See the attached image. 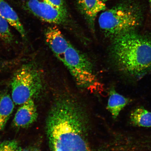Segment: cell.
Segmentation results:
<instances>
[{
    "mask_svg": "<svg viewBox=\"0 0 151 151\" xmlns=\"http://www.w3.org/2000/svg\"><path fill=\"white\" fill-rule=\"evenodd\" d=\"M84 112L69 98L56 101L49 113L46 132L51 151H92Z\"/></svg>",
    "mask_w": 151,
    "mask_h": 151,
    "instance_id": "6da1fadb",
    "label": "cell"
},
{
    "mask_svg": "<svg viewBox=\"0 0 151 151\" xmlns=\"http://www.w3.org/2000/svg\"><path fill=\"white\" fill-rule=\"evenodd\" d=\"M135 30L113 39L110 51L119 70L139 78L151 70V40Z\"/></svg>",
    "mask_w": 151,
    "mask_h": 151,
    "instance_id": "7a4b0ae2",
    "label": "cell"
},
{
    "mask_svg": "<svg viewBox=\"0 0 151 151\" xmlns=\"http://www.w3.org/2000/svg\"><path fill=\"white\" fill-rule=\"evenodd\" d=\"M142 20L140 7L128 0L102 13L99 22L105 37L112 40L122 34L136 29L141 25Z\"/></svg>",
    "mask_w": 151,
    "mask_h": 151,
    "instance_id": "3957f363",
    "label": "cell"
},
{
    "mask_svg": "<svg viewBox=\"0 0 151 151\" xmlns=\"http://www.w3.org/2000/svg\"><path fill=\"white\" fill-rule=\"evenodd\" d=\"M11 86L13 101L21 105L40 93L43 86L41 73L33 63L24 65L14 73Z\"/></svg>",
    "mask_w": 151,
    "mask_h": 151,
    "instance_id": "277c9868",
    "label": "cell"
},
{
    "mask_svg": "<svg viewBox=\"0 0 151 151\" xmlns=\"http://www.w3.org/2000/svg\"><path fill=\"white\" fill-rule=\"evenodd\" d=\"M61 61L67 67L79 87L93 89L98 86L99 83L91 62L70 42Z\"/></svg>",
    "mask_w": 151,
    "mask_h": 151,
    "instance_id": "5b68a950",
    "label": "cell"
},
{
    "mask_svg": "<svg viewBox=\"0 0 151 151\" xmlns=\"http://www.w3.org/2000/svg\"><path fill=\"white\" fill-rule=\"evenodd\" d=\"M26 7L43 21L57 24H63L67 22V11L56 8L45 0H28Z\"/></svg>",
    "mask_w": 151,
    "mask_h": 151,
    "instance_id": "8992f818",
    "label": "cell"
},
{
    "mask_svg": "<svg viewBox=\"0 0 151 151\" xmlns=\"http://www.w3.org/2000/svg\"><path fill=\"white\" fill-rule=\"evenodd\" d=\"M45 37L46 42L51 50L61 61L70 42L56 26L47 28L45 32Z\"/></svg>",
    "mask_w": 151,
    "mask_h": 151,
    "instance_id": "52a82bcc",
    "label": "cell"
},
{
    "mask_svg": "<svg viewBox=\"0 0 151 151\" xmlns=\"http://www.w3.org/2000/svg\"><path fill=\"white\" fill-rule=\"evenodd\" d=\"M77 4L90 29L94 32L97 15L106 9L104 2L101 0H77Z\"/></svg>",
    "mask_w": 151,
    "mask_h": 151,
    "instance_id": "ba28073f",
    "label": "cell"
},
{
    "mask_svg": "<svg viewBox=\"0 0 151 151\" xmlns=\"http://www.w3.org/2000/svg\"><path fill=\"white\" fill-rule=\"evenodd\" d=\"M37 116L34 100L30 99L21 105L17 111L14 120V125L18 128L27 127L37 120Z\"/></svg>",
    "mask_w": 151,
    "mask_h": 151,
    "instance_id": "9c48e42d",
    "label": "cell"
},
{
    "mask_svg": "<svg viewBox=\"0 0 151 151\" xmlns=\"http://www.w3.org/2000/svg\"><path fill=\"white\" fill-rule=\"evenodd\" d=\"M132 101L131 99L119 94L112 88L109 91L107 109L111 113L113 118L116 119L121 111Z\"/></svg>",
    "mask_w": 151,
    "mask_h": 151,
    "instance_id": "30bf717a",
    "label": "cell"
},
{
    "mask_svg": "<svg viewBox=\"0 0 151 151\" xmlns=\"http://www.w3.org/2000/svg\"><path fill=\"white\" fill-rule=\"evenodd\" d=\"M0 14L9 24L17 30L22 37L25 38V30L17 14L4 0H0Z\"/></svg>",
    "mask_w": 151,
    "mask_h": 151,
    "instance_id": "8fae6325",
    "label": "cell"
},
{
    "mask_svg": "<svg viewBox=\"0 0 151 151\" xmlns=\"http://www.w3.org/2000/svg\"><path fill=\"white\" fill-rule=\"evenodd\" d=\"M129 120L134 126L151 127V112L143 106L137 107L130 113Z\"/></svg>",
    "mask_w": 151,
    "mask_h": 151,
    "instance_id": "7c38bea8",
    "label": "cell"
},
{
    "mask_svg": "<svg viewBox=\"0 0 151 151\" xmlns=\"http://www.w3.org/2000/svg\"><path fill=\"white\" fill-rule=\"evenodd\" d=\"M14 103L8 94H3L0 97V131L4 129L12 114L14 108Z\"/></svg>",
    "mask_w": 151,
    "mask_h": 151,
    "instance_id": "4fadbf2b",
    "label": "cell"
},
{
    "mask_svg": "<svg viewBox=\"0 0 151 151\" xmlns=\"http://www.w3.org/2000/svg\"><path fill=\"white\" fill-rule=\"evenodd\" d=\"M0 37L5 43H10L14 40V37L9 29L7 21L0 14Z\"/></svg>",
    "mask_w": 151,
    "mask_h": 151,
    "instance_id": "5bb4252c",
    "label": "cell"
},
{
    "mask_svg": "<svg viewBox=\"0 0 151 151\" xmlns=\"http://www.w3.org/2000/svg\"><path fill=\"white\" fill-rule=\"evenodd\" d=\"M21 150L16 140L6 141L0 143V151H20Z\"/></svg>",
    "mask_w": 151,
    "mask_h": 151,
    "instance_id": "9a60e30c",
    "label": "cell"
},
{
    "mask_svg": "<svg viewBox=\"0 0 151 151\" xmlns=\"http://www.w3.org/2000/svg\"><path fill=\"white\" fill-rule=\"evenodd\" d=\"M56 8L67 11L64 0H45Z\"/></svg>",
    "mask_w": 151,
    "mask_h": 151,
    "instance_id": "2e32d148",
    "label": "cell"
},
{
    "mask_svg": "<svg viewBox=\"0 0 151 151\" xmlns=\"http://www.w3.org/2000/svg\"><path fill=\"white\" fill-rule=\"evenodd\" d=\"M20 151H37V150H31V149H24V150H21Z\"/></svg>",
    "mask_w": 151,
    "mask_h": 151,
    "instance_id": "e0dca14e",
    "label": "cell"
},
{
    "mask_svg": "<svg viewBox=\"0 0 151 151\" xmlns=\"http://www.w3.org/2000/svg\"><path fill=\"white\" fill-rule=\"evenodd\" d=\"M148 1L149 4H150V11L151 13V0H148Z\"/></svg>",
    "mask_w": 151,
    "mask_h": 151,
    "instance_id": "ac0fdd59",
    "label": "cell"
},
{
    "mask_svg": "<svg viewBox=\"0 0 151 151\" xmlns=\"http://www.w3.org/2000/svg\"><path fill=\"white\" fill-rule=\"evenodd\" d=\"M102 1H103L104 2H105L108 1H109V0H101Z\"/></svg>",
    "mask_w": 151,
    "mask_h": 151,
    "instance_id": "d6986e66",
    "label": "cell"
},
{
    "mask_svg": "<svg viewBox=\"0 0 151 151\" xmlns=\"http://www.w3.org/2000/svg\"><path fill=\"white\" fill-rule=\"evenodd\" d=\"M37 151H39V150H37Z\"/></svg>",
    "mask_w": 151,
    "mask_h": 151,
    "instance_id": "ffe728a7",
    "label": "cell"
}]
</instances>
